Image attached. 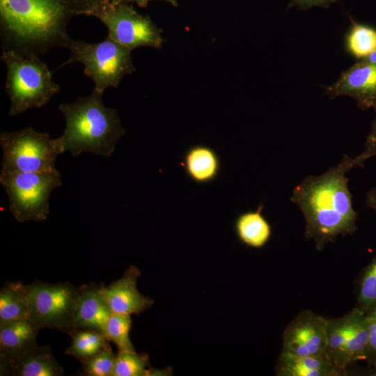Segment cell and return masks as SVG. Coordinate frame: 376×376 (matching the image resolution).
<instances>
[{
    "label": "cell",
    "instance_id": "6da1fadb",
    "mask_svg": "<svg viewBox=\"0 0 376 376\" xmlns=\"http://www.w3.org/2000/svg\"><path fill=\"white\" fill-rule=\"evenodd\" d=\"M363 164L357 157L344 155L340 162L318 176L309 175L293 189L290 201L302 212L305 237L322 250L338 235L357 230V212L352 205L346 174Z\"/></svg>",
    "mask_w": 376,
    "mask_h": 376
},
{
    "label": "cell",
    "instance_id": "7a4b0ae2",
    "mask_svg": "<svg viewBox=\"0 0 376 376\" xmlns=\"http://www.w3.org/2000/svg\"><path fill=\"white\" fill-rule=\"evenodd\" d=\"M69 14L63 0H0L2 50L39 56L65 47Z\"/></svg>",
    "mask_w": 376,
    "mask_h": 376
},
{
    "label": "cell",
    "instance_id": "3957f363",
    "mask_svg": "<svg viewBox=\"0 0 376 376\" xmlns=\"http://www.w3.org/2000/svg\"><path fill=\"white\" fill-rule=\"evenodd\" d=\"M102 93L93 90L86 97L58 106L65 127L57 137L63 152L76 157L84 152L110 157L125 131L115 109L102 102Z\"/></svg>",
    "mask_w": 376,
    "mask_h": 376
},
{
    "label": "cell",
    "instance_id": "277c9868",
    "mask_svg": "<svg viewBox=\"0 0 376 376\" xmlns=\"http://www.w3.org/2000/svg\"><path fill=\"white\" fill-rule=\"evenodd\" d=\"M1 58L7 68L5 87L10 101L9 116L40 108L59 92L48 66L38 56L2 50Z\"/></svg>",
    "mask_w": 376,
    "mask_h": 376
},
{
    "label": "cell",
    "instance_id": "5b68a950",
    "mask_svg": "<svg viewBox=\"0 0 376 376\" xmlns=\"http://www.w3.org/2000/svg\"><path fill=\"white\" fill-rule=\"evenodd\" d=\"M65 48L70 56L61 67L80 62L84 74L94 82L93 90L102 94L110 87H118L125 75L135 71L132 50L109 36L92 44L70 38Z\"/></svg>",
    "mask_w": 376,
    "mask_h": 376
},
{
    "label": "cell",
    "instance_id": "8992f818",
    "mask_svg": "<svg viewBox=\"0 0 376 376\" xmlns=\"http://www.w3.org/2000/svg\"><path fill=\"white\" fill-rule=\"evenodd\" d=\"M0 183L8 197L9 210L20 222L43 221L49 213L52 191L62 185L61 173L0 172Z\"/></svg>",
    "mask_w": 376,
    "mask_h": 376
},
{
    "label": "cell",
    "instance_id": "52a82bcc",
    "mask_svg": "<svg viewBox=\"0 0 376 376\" xmlns=\"http://www.w3.org/2000/svg\"><path fill=\"white\" fill-rule=\"evenodd\" d=\"M3 152L1 172H52L57 171L56 157L63 152L58 138L29 127L0 134Z\"/></svg>",
    "mask_w": 376,
    "mask_h": 376
},
{
    "label": "cell",
    "instance_id": "ba28073f",
    "mask_svg": "<svg viewBox=\"0 0 376 376\" xmlns=\"http://www.w3.org/2000/svg\"><path fill=\"white\" fill-rule=\"evenodd\" d=\"M26 289L29 320L38 329L49 328L70 334L79 288L69 283L36 282L26 285Z\"/></svg>",
    "mask_w": 376,
    "mask_h": 376
},
{
    "label": "cell",
    "instance_id": "9c48e42d",
    "mask_svg": "<svg viewBox=\"0 0 376 376\" xmlns=\"http://www.w3.org/2000/svg\"><path fill=\"white\" fill-rule=\"evenodd\" d=\"M368 336L367 313L357 307L341 317L327 318L325 357L335 367L347 372L352 363L365 360Z\"/></svg>",
    "mask_w": 376,
    "mask_h": 376
},
{
    "label": "cell",
    "instance_id": "30bf717a",
    "mask_svg": "<svg viewBox=\"0 0 376 376\" xmlns=\"http://www.w3.org/2000/svg\"><path fill=\"white\" fill-rule=\"evenodd\" d=\"M92 14L105 24L107 36L131 50L139 47H162V31L148 16L139 13L129 5L105 4Z\"/></svg>",
    "mask_w": 376,
    "mask_h": 376
},
{
    "label": "cell",
    "instance_id": "8fae6325",
    "mask_svg": "<svg viewBox=\"0 0 376 376\" xmlns=\"http://www.w3.org/2000/svg\"><path fill=\"white\" fill-rule=\"evenodd\" d=\"M327 318L306 310L285 327L281 352L299 356H325Z\"/></svg>",
    "mask_w": 376,
    "mask_h": 376
},
{
    "label": "cell",
    "instance_id": "7c38bea8",
    "mask_svg": "<svg viewBox=\"0 0 376 376\" xmlns=\"http://www.w3.org/2000/svg\"><path fill=\"white\" fill-rule=\"evenodd\" d=\"M331 97L346 95L356 100L363 110L376 109V63L362 60L355 63L331 86L327 88Z\"/></svg>",
    "mask_w": 376,
    "mask_h": 376
},
{
    "label": "cell",
    "instance_id": "4fadbf2b",
    "mask_svg": "<svg viewBox=\"0 0 376 376\" xmlns=\"http://www.w3.org/2000/svg\"><path fill=\"white\" fill-rule=\"evenodd\" d=\"M140 270L129 267L123 276L108 286L100 285V291L112 313L139 314L150 308L154 301L138 290L137 280Z\"/></svg>",
    "mask_w": 376,
    "mask_h": 376
},
{
    "label": "cell",
    "instance_id": "5bb4252c",
    "mask_svg": "<svg viewBox=\"0 0 376 376\" xmlns=\"http://www.w3.org/2000/svg\"><path fill=\"white\" fill-rule=\"evenodd\" d=\"M38 328L29 320L0 324V373L10 375L12 364L36 345Z\"/></svg>",
    "mask_w": 376,
    "mask_h": 376
},
{
    "label": "cell",
    "instance_id": "9a60e30c",
    "mask_svg": "<svg viewBox=\"0 0 376 376\" xmlns=\"http://www.w3.org/2000/svg\"><path fill=\"white\" fill-rule=\"evenodd\" d=\"M111 313L101 293L100 285H84L79 288L70 334L76 330L89 329L103 334Z\"/></svg>",
    "mask_w": 376,
    "mask_h": 376
},
{
    "label": "cell",
    "instance_id": "2e32d148",
    "mask_svg": "<svg viewBox=\"0 0 376 376\" xmlns=\"http://www.w3.org/2000/svg\"><path fill=\"white\" fill-rule=\"evenodd\" d=\"M278 376H340L347 372L335 367L325 356H299L281 352L276 366Z\"/></svg>",
    "mask_w": 376,
    "mask_h": 376
},
{
    "label": "cell",
    "instance_id": "e0dca14e",
    "mask_svg": "<svg viewBox=\"0 0 376 376\" xmlns=\"http://www.w3.org/2000/svg\"><path fill=\"white\" fill-rule=\"evenodd\" d=\"M181 164L187 177L199 185L214 181L221 168L218 154L212 148L205 145L189 148L183 155Z\"/></svg>",
    "mask_w": 376,
    "mask_h": 376
},
{
    "label": "cell",
    "instance_id": "ac0fdd59",
    "mask_svg": "<svg viewBox=\"0 0 376 376\" xmlns=\"http://www.w3.org/2000/svg\"><path fill=\"white\" fill-rule=\"evenodd\" d=\"M63 369L49 346L37 344L26 352L10 367L15 376H61Z\"/></svg>",
    "mask_w": 376,
    "mask_h": 376
},
{
    "label": "cell",
    "instance_id": "d6986e66",
    "mask_svg": "<svg viewBox=\"0 0 376 376\" xmlns=\"http://www.w3.org/2000/svg\"><path fill=\"white\" fill-rule=\"evenodd\" d=\"M263 205L256 210L240 214L234 223L235 234L241 243L256 249L265 246L269 241L272 229L263 214Z\"/></svg>",
    "mask_w": 376,
    "mask_h": 376
},
{
    "label": "cell",
    "instance_id": "ffe728a7",
    "mask_svg": "<svg viewBox=\"0 0 376 376\" xmlns=\"http://www.w3.org/2000/svg\"><path fill=\"white\" fill-rule=\"evenodd\" d=\"M26 285L21 282L6 283L0 291V324L29 320Z\"/></svg>",
    "mask_w": 376,
    "mask_h": 376
},
{
    "label": "cell",
    "instance_id": "44dd1931",
    "mask_svg": "<svg viewBox=\"0 0 376 376\" xmlns=\"http://www.w3.org/2000/svg\"><path fill=\"white\" fill-rule=\"evenodd\" d=\"M72 341L65 353L81 362L95 355L109 345V340L102 333L94 330L79 329L70 334Z\"/></svg>",
    "mask_w": 376,
    "mask_h": 376
},
{
    "label": "cell",
    "instance_id": "7402d4cb",
    "mask_svg": "<svg viewBox=\"0 0 376 376\" xmlns=\"http://www.w3.org/2000/svg\"><path fill=\"white\" fill-rule=\"evenodd\" d=\"M345 46L356 58H366L376 49V29L354 22L346 36Z\"/></svg>",
    "mask_w": 376,
    "mask_h": 376
},
{
    "label": "cell",
    "instance_id": "603a6c76",
    "mask_svg": "<svg viewBox=\"0 0 376 376\" xmlns=\"http://www.w3.org/2000/svg\"><path fill=\"white\" fill-rule=\"evenodd\" d=\"M357 308L368 313L376 309V256L361 272L356 287Z\"/></svg>",
    "mask_w": 376,
    "mask_h": 376
},
{
    "label": "cell",
    "instance_id": "cb8c5ba5",
    "mask_svg": "<svg viewBox=\"0 0 376 376\" xmlns=\"http://www.w3.org/2000/svg\"><path fill=\"white\" fill-rule=\"evenodd\" d=\"M132 322L130 315L112 313L106 324L103 334L118 352H136L130 338Z\"/></svg>",
    "mask_w": 376,
    "mask_h": 376
},
{
    "label": "cell",
    "instance_id": "d4e9b609",
    "mask_svg": "<svg viewBox=\"0 0 376 376\" xmlns=\"http://www.w3.org/2000/svg\"><path fill=\"white\" fill-rule=\"evenodd\" d=\"M149 368L148 355L136 352H118L112 376H146Z\"/></svg>",
    "mask_w": 376,
    "mask_h": 376
},
{
    "label": "cell",
    "instance_id": "484cf974",
    "mask_svg": "<svg viewBox=\"0 0 376 376\" xmlns=\"http://www.w3.org/2000/svg\"><path fill=\"white\" fill-rule=\"evenodd\" d=\"M116 354L109 345L83 361L81 370L87 376H112Z\"/></svg>",
    "mask_w": 376,
    "mask_h": 376
},
{
    "label": "cell",
    "instance_id": "4316f807",
    "mask_svg": "<svg viewBox=\"0 0 376 376\" xmlns=\"http://www.w3.org/2000/svg\"><path fill=\"white\" fill-rule=\"evenodd\" d=\"M368 336L365 360L376 369V309L367 313Z\"/></svg>",
    "mask_w": 376,
    "mask_h": 376
},
{
    "label": "cell",
    "instance_id": "83f0119b",
    "mask_svg": "<svg viewBox=\"0 0 376 376\" xmlns=\"http://www.w3.org/2000/svg\"><path fill=\"white\" fill-rule=\"evenodd\" d=\"M365 146L366 148L363 152L357 156L362 164H363L366 159L376 155V116L372 123L371 130L370 134L367 136Z\"/></svg>",
    "mask_w": 376,
    "mask_h": 376
},
{
    "label": "cell",
    "instance_id": "f1b7e54d",
    "mask_svg": "<svg viewBox=\"0 0 376 376\" xmlns=\"http://www.w3.org/2000/svg\"><path fill=\"white\" fill-rule=\"evenodd\" d=\"M290 5L296 6L300 10H307L313 7L327 8L331 3L339 0H289Z\"/></svg>",
    "mask_w": 376,
    "mask_h": 376
},
{
    "label": "cell",
    "instance_id": "f546056e",
    "mask_svg": "<svg viewBox=\"0 0 376 376\" xmlns=\"http://www.w3.org/2000/svg\"><path fill=\"white\" fill-rule=\"evenodd\" d=\"M367 206L376 212V189H372L367 194Z\"/></svg>",
    "mask_w": 376,
    "mask_h": 376
},
{
    "label": "cell",
    "instance_id": "4dcf8cb0",
    "mask_svg": "<svg viewBox=\"0 0 376 376\" xmlns=\"http://www.w3.org/2000/svg\"><path fill=\"white\" fill-rule=\"evenodd\" d=\"M128 1H134L137 3L141 6H145L147 3L150 0H127ZM167 1L168 3H171V5L174 6H178V2L176 0H164Z\"/></svg>",
    "mask_w": 376,
    "mask_h": 376
},
{
    "label": "cell",
    "instance_id": "1f68e13d",
    "mask_svg": "<svg viewBox=\"0 0 376 376\" xmlns=\"http://www.w3.org/2000/svg\"><path fill=\"white\" fill-rule=\"evenodd\" d=\"M362 61L369 63H376V49L369 56L362 59Z\"/></svg>",
    "mask_w": 376,
    "mask_h": 376
},
{
    "label": "cell",
    "instance_id": "d6a6232c",
    "mask_svg": "<svg viewBox=\"0 0 376 376\" xmlns=\"http://www.w3.org/2000/svg\"><path fill=\"white\" fill-rule=\"evenodd\" d=\"M107 1L108 2L107 4L115 5V4L120 3L123 0H107Z\"/></svg>",
    "mask_w": 376,
    "mask_h": 376
},
{
    "label": "cell",
    "instance_id": "836d02e7",
    "mask_svg": "<svg viewBox=\"0 0 376 376\" xmlns=\"http://www.w3.org/2000/svg\"><path fill=\"white\" fill-rule=\"evenodd\" d=\"M84 1H88V0H84Z\"/></svg>",
    "mask_w": 376,
    "mask_h": 376
}]
</instances>
